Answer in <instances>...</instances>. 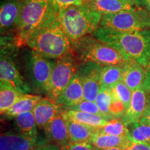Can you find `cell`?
<instances>
[{
  "instance_id": "6da1fadb",
  "label": "cell",
  "mask_w": 150,
  "mask_h": 150,
  "mask_svg": "<svg viewBox=\"0 0 150 150\" xmlns=\"http://www.w3.org/2000/svg\"><path fill=\"white\" fill-rule=\"evenodd\" d=\"M92 35L147 67L150 62V29L122 32L99 27Z\"/></svg>"
},
{
  "instance_id": "7a4b0ae2",
  "label": "cell",
  "mask_w": 150,
  "mask_h": 150,
  "mask_svg": "<svg viewBox=\"0 0 150 150\" xmlns=\"http://www.w3.org/2000/svg\"><path fill=\"white\" fill-rule=\"evenodd\" d=\"M26 46L43 57L52 60L59 59L72 50V43L59 16L32 33Z\"/></svg>"
},
{
  "instance_id": "3957f363",
  "label": "cell",
  "mask_w": 150,
  "mask_h": 150,
  "mask_svg": "<svg viewBox=\"0 0 150 150\" xmlns=\"http://www.w3.org/2000/svg\"><path fill=\"white\" fill-rule=\"evenodd\" d=\"M59 9L51 0H22L18 26L15 33L19 47L26 46L31 35L59 16Z\"/></svg>"
},
{
  "instance_id": "277c9868",
  "label": "cell",
  "mask_w": 150,
  "mask_h": 150,
  "mask_svg": "<svg viewBox=\"0 0 150 150\" xmlns=\"http://www.w3.org/2000/svg\"><path fill=\"white\" fill-rule=\"evenodd\" d=\"M103 14L84 2L60 9L59 18L71 43L92 35L100 27Z\"/></svg>"
},
{
  "instance_id": "5b68a950",
  "label": "cell",
  "mask_w": 150,
  "mask_h": 150,
  "mask_svg": "<svg viewBox=\"0 0 150 150\" xmlns=\"http://www.w3.org/2000/svg\"><path fill=\"white\" fill-rule=\"evenodd\" d=\"M72 47L79 61L93 62L103 66L123 65L131 59L92 35H86L72 42Z\"/></svg>"
},
{
  "instance_id": "8992f818",
  "label": "cell",
  "mask_w": 150,
  "mask_h": 150,
  "mask_svg": "<svg viewBox=\"0 0 150 150\" xmlns=\"http://www.w3.org/2000/svg\"><path fill=\"white\" fill-rule=\"evenodd\" d=\"M19 49L15 36L1 35L0 81L8 82L18 91L27 94L31 93L32 89L24 79L17 64L16 58Z\"/></svg>"
},
{
  "instance_id": "52a82bcc",
  "label": "cell",
  "mask_w": 150,
  "mask_h": 150,
  "mask_svg": "<svg viewBox=\"0 0 150 150\" xmlns=\"http://www.w3.org/2000/svg\"><path fill=\"white\" fill-rule=\"evenodd\" d=\"M100 27L122 32L150 29V13L139 8L130 11L103 14Z\"/></svg>"
},
{
  "instance_id": "ba28073f",
  "label": "cell",
  "mask_w": 150,
  "mask_h": 150,
  "mask_svg": "<svg viewBox=\"0 0 150 150\" xmlns=\"http://www.w3.org/2000/svg\"><path fill=\"white\" fill-rule=\"evenodd\" d=\"M24 61L32 88L38 93H47L55 60L46 59L29 48L24 54Z\"/></svg>"
},
{
  "instance_id": "9c48e42d",
  "label": "cell",
  "mask_w": 150,
  "mask_h": 150,
  "mask_svg": "<svg viewBox=\"0 0 150 150\" xmlns=\"http://www.w3.org/2000/svg\"><path fill=\"white\" fill-rule=\"evenodd\" d=\"M75 57L76 56L72 50L60 59L55 60L46 93L49 99L55 102L76 73L79 65Z\"/></svg>"
},
{
  "instance_id": "30bf717a",
  "label": "cell",
  "mask_w": 150,
  "mask_h": 150,
  "mask_svg": "<svg viewBox=\"0 0 150 150\" xmlns=\"http://www.w3.org/2000/svg\"><path fill=\"white\" fill-rule=\"evenodd\" d=\"M102 67L103 65L93 62H82L79 65L76 72L83 86L84 100H96L100 89L99 75Z\"/></svg>"
},
{
  "instance_id": "8fae6325",
  "label": "cell",
  "mask_w": 150,
  "mask_h": 150,
  "mask_svg": "<svg viewBox=\"0 0 150 150\" xmlns=\"http://www.w3.org/2000/svg\"><path fill=\"white\" fill-rule=\"evenodd\" d=\"M22 0H4L0 7V30L1 35L16 33L21 10Z\"/></svg>"
},
{
  "instance_id": "7c38bea8",
  "label": "cell",
  "mask_w": 150,
  "mask_h": 150,
  "mask_svg": "<svg viewBox=\"0 0 150 150\" xmlns=\"http://www.w3.org/2000/svg\"><path fill=\"white\" fill-rule=\"evenodd\" d=\"M45 143L50 142L12 131L3 133L0 136V150H34Z\"/></svg>"
},
{
  "instance_id": "4fadbf2b",
  "label": "cell",
  "mask_w": 150,
  "mask_h": 150,
  "mask_svg": "<svg viewBox=\"0 0 150 150\" xmlns=\"http://www.w3.org/2000/svg\"><path fill=\"white\" fill-rule=\"evenodd\" d=\"M46 140L63 149L70 141L66 120L62 110L44 128Z\"/></svg>"
},
{
  "instance_id": "5bb4252c",
  "label": "cell",
  "mask_w": 150,
  "mask_h": 150,
  "mask_svg": "<svg viewBox=\"0 0 150 150\" xmlns=\"http://www.w3.org/2000/svg\"><path fill=\"white\" fill-rule=\"evenodd\" d=\"M83 100V86L79 76L76 72L68 85L56 98L55 102L61 107L68 108L76 106Z\"/></svg>"
},
{
  "instance_id": "9a60e30c",
  "label": "cell",
  "mask_w": 150,
  "mask_h": 150,
  "mask_svg": "<svg viewBox=\"0 0 150 150\" xmlns=\"http://www.w3.org/2000/svg\"><path fill=\"white\" fill-rule=\"evenodd\" d=\"M147 95V94L143 86L133 91L129 107L121 118V120L125 126L127 127L131 124L140 121L146 108Z\"/></svg>"
},
{
  "instance_id": "2e32d148",
  "label": "cell",
  "mask_w": 150,
  "mask_h": 150,
  "mask_svg": "<svg viewBox=\"0 0 150 150\" xmlns=\"http://www.w3.org/2000/svg\"><path fill=\"white\" fill-rule=\"evenodd\" d=\"M145 74V67L135 60L130 59L122 65V80L132 92L143 86Z\"/></svg>"
},
{
  "instance_id": "e0dca14e",
  "label": "cell",
  "mask_w": 150,
  "mask_h": 150,
  "mask_svg": "<svg viewBox=\"0 0 150 150\" xmlns=\"http://www.w3.org/2000/svg\"><path fill=\"white\" fill-rule=\"evenodd\" d=\"M84 2L102 14L130 11L138 8L135 0H85Z\"/></svg>"
},
{
  "instance_id": "ac0fdd59",
  "label": "cell",
  "mask_w": 150,
  "mask_h": 150,
  "mask_svg": "<svg viewBox=\"0 0 150 150\" xmlns=\"http://www.w3.org/2000/svg\"><path fill=\"white\" fill-rule=\"evenodd\" d=\"M59 105L49 98H42L37 103L32 110L39 129H44L47 125L61 112Z\"/></svg>"
},
{
  "instance_id": "d6986e66",
  "label": "cell",
  "mask_w": 150,
  "mask_h": 150,
  "mask_svg": "<svg viewBox=\"0 0 150 150\" xmlns=\"http://www.w3.org/2000/svg\"><path fill=\"white\" fill-rule=\"evenodd\" d=\"M64 114V113H63ZM65 116L66 120L70 141L72 142H90L95 135L98 133L99 128L86 125L84 124L73 121Z\"/></svg>"
},
{
  "instance_id": "ffe728a7",
  "label": "cell",
  "mask_w": 150,
  "mask_h": 150,
  "mask_svg": "<svg viewBox=\"0 0 150 150\" xmlns=\"http://www.w3.org/2000/svg\"><path fill=\"white\" fill-rule=\"evenodd\" d=\"M131 140L128 136H110L97 134L92 138L91 142L98 150L111 148H122L125 149L128 147Z\"/></svg>"
},
{
  "instance_id": "44dd1931",
  "label": "cell",
  "mask_w": 150,
  "mask_h": 150,
  "mask_svg": "<svg viewBox=\"0 0 150 150\" xmlns=\"http://www.w3.org/2000/svg\"><path fill=\"white\" fill-rule=\"evenodd\" d=\"M22 94L24 93L18 91L12 84L5 81H0V111L1 115H4L13 106Z\"/></svg>"
},
{
  "instance_id": "7402d4cb",
  "label": "cell",
  "mask_w": 150,
  "mask_h": 150,
  "mask_svg": "<svg viewBox=\"0 0 150 150\" xmlns=\"http://www.w3.org/2000/svg\"><path fill=\"white\" fill-rule=\"evenodd\" d=\"M42 97L39 95L31 94H22L13 106L9 109L4 115L8 118H15L16 116L24 112L32 111L33 108Z\"/></svg>"
},
{
  "instance_id": "603a6c76",
  "label": "cell",
  "mask_w": 150,
  "mask_h": 150,
  "mask_svg": "<svg viewBox=\"0 0 150 150\" xmlns=\"http://www.w3.org/2000/svg\"><path fill=\"white\" fill-rule=\"evenodd\" d=\"M62 111L69 119L77 122L84 124L86 125L95 127V128H100V127H104L109 121L102 116L88 113V112L76 111V110H62Z\"/></svg>"
},
{
  "instance_id": "cb8c5ba5",
  "label": "cell",
  "mask_w": 150,
  "mask_h": 150,
  "mask_svg": "<svg viewBox=\"0 0 150 150\" xmlns=\"http://www.w3.org/2000/svg\"><path fill=\"white\" fill-rule=\"evenodd\" d=\"M15 127L20 134L38 138V125L32 111L21 113L15 117Z\"/></svg>"
},
{
  "instance_id": "d4e9b609",
  "label": "cell",
  "mask_w": 150,
  "mask_h": 150,
  "mask_svg": "<svg viewBox=\"0 0 150 150\" xmlns=\"http://www.w3.org/2000/svg\"><path fill=\"white\" fill-rule=\"evenodd\" d=\"M122 65H106L103 66L99 75L100 88H111L122 80Z\"/></svg>"
},
{
  "instance_id": "484cf974",
  "label": "cell",
  "mask_w": 150,
  "mask_h": 150,
  "mask_svg": "<svg viewBox=\"0 0 150 150\" xmlns=\"http://www.w3.org/2000/svg\"><path fill=\"white\" fill-rule=\"evenodd\" d=\"M127 136L131 142H143L150 145V126L140 122L128 125Z\"/></svg>"
},
{
  "instance_id": "4316f807",
  "label": "cell",
  "mask_w": 150,
  "mask_h": 150,
  "mask_svg": "<svg viewBox=\"0 0 150 150\" xmlns=\"http://www.w3.org/2000/svg\"><path fill=\"white\" fill-rule=\"evenodd\" d=\"M114 97V94L110 88H100L98 95H97L95 102L98 106L99 109L108 120L115 119L109 115V106L112 99Z\"/></svg>"
},
{
  "instance_id": "83f0119b",
  "label": "cell",
  "mask_w": 150,
  "mask_h": 150,
  "mask_svg": "<svg viewBox=\"0 0 150 150\" xmlns=\"http://www.w3.org/2000/svg\"><path fill=\"white\" fill-rule=\"evenodd\" d=\"M127 127L122 122L120 118H115L108 121L104 127L98 129V134L110 136H127Z\"/></svg>"
},
{
  "instance_id": "f1b7e54d",
  "label": "cell",
  "mask_w": 150,
  "mask_h": 150,
  "mask_svg": "<svg viewBox=\"0 0 150 150\" xmlns=\"http://www.w3.org/2000/svg\"><path fill=\"white\" fill-rule=\"evenodd\" d=\"M110 89L116 98L121 101L126 107V109H128L131 103V97H132V91L125 84L122 80L120 81Z\"/></svg>"
},
{
  "instance_id": "f546056e",
  "label": "cell",
  "mask_w": 150,
  "mask_h": 150,
  "mask_svg": "<svg viewBox=\"0 0 150 150\" xmlns=\"http://www.w3.org/2000/svg\"><path fill=\"white\" fill-rule=\"evenodd\" d=\"M63 110H76V111H81L85 112H88V113L95 114V115H99L102 116L106 120V117L102 115V112L99 109L98 106H97L96 102H91V101L88 100H83L79 104L76 105V106H70L68 108H65Z\"/></svg>"
},
{
  "instance_id": "4dcf8cb0",
  "label": "cell",
  "mask_w": 150,
  "mask_h": 150,
  "mask_svg": "<svg viewBox=\"0 0 150 150\" xmlns=\"http://www.w3.org/2000/svg\"><path fill=\"white\" fill-rule=\"evenodd\" d=\"M62 150H98L90 142H70Z\"/></svg>"
},
{
  "instance_id": "1f68e13d",
  "label": "cell",
  "mask_w": 150,
  "mask_h": 150,
  "mask_svg": "<svg viewBox=\"0 0 150 150\" xmlns=\"http://www.w3.org/2000/svg\"><path fill=\"white\" fill-rule=\"evenodd\" d=\"M58 8H65L71 6H78L84 3V0H51Z\"/></svg>"
},
{
  "instance_id": "d6a6232c",
  "label": "cell",
  "mask_w": 150,
  "mask_h": 150,
  "mask_svg": "<svg viewBox=\"0 0 150 150\" xmlns=\"http://www.w3.org/2000/svg\"><path fill=\"white\" fill-rule=\"evenodd\" d=\"M125 150H150V145L143 142H130L128 147Z\"/></svg>"
},
{
  "instance_id": "836d02e7",
  "label": "cell",
  "mask_w": 150,
  "mask_h": 150,
  "mask_svg": "<svg viewBox=\"0 0 150 150\" xmlns=\"http://www.w3.org/2000/svg\"><path fill=\"white\" fill-rule=\"evenodd\" d=\"M147 104H146V108L144 112L143 115L140 120V122L146 124L150 126V94L147 95Z\"/></svg>"
},
{
  "instance_id": "e575fe53",
  "label": "cell",
  "mask_w": 150,
  "mask_h": 150,
  "mask_svg": "<svg viewBox=\"0 0 150 150\" xmlns=\"http://www.w3.org/2000/svg\"><path fill=\"white\" fill-rule=\"evenodd\" d=\"M146 74L145 81L143 83V88H145L147 95L150 94V62L145 67Z\"/></svg>"
},
{
  "instance_id": "d590c367",
  "label": "cell",
  "mask_w": 150,
  "mask_h": 150,
  "mask_svg": "<svg viewBox=\"0 0 150 150\" xmlns=\"http://www.w3.org/2000/svg\"><path fill=\"white\" fill-rule=\"evenodd\" d=\"M34 150H62L61 148L59 146L54 145V144L45 143L39 147L35 148Z\"/></svg>"
},
{
  "instance_id": "8d00e7d4",
  "label": "cell",
  "mask_w": 150,
  "mask_h": 150,
  "mask_svg": "<svg viewBox=\"0 0 150 150\" xmlns=\"http://www.w3.org/2000/svg\"><path fill=\"white\" fill-rule=\"evenodd\" d=\"M137 6L147 10L150 13V0H135Z\"/></svg>"
},
{
  "instance_id": "74e56055",
  "label": "cell",
  "mask_w": 150,
  "mask_h": 150,
  "mask_svg": "<svg viewBox=\"0 0 150 150\" xmlns=\"http://www.w3.org/2000/svg\"><path fill=\"white\" fill-rule=\"evenodd\" d=\"M104 150H125L122 148H111V149H104Z\"/></svg>"
},
{
  "instance_id": "f35d334b",
  "label": "cell",
  "mask_w": 150,
  "mask_h": 150,
  "mask_svg": "<svg viewBox=\"0 0 150 150\" xmlns=\"http://www.w3.org/2000/svg\"><path fill=\"white\" fill-rule=\"evenodd\" d=\"M84 1H85V0H84Z\"/></svg>"
}]
</instances>
